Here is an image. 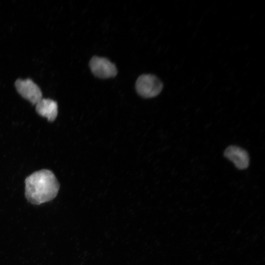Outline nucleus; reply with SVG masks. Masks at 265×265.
Listing matches in <instances>:
<instances>
[{
    "label": "nucleus",
    "mask_w": 265,
    "mask_h": 265,
    "mask_svg": "<svg viewBox=\"0 0 265 265\" xmlns=\"http://www.w3.org/2000/svg\"><path fill=\"white\" fill-rule=\"evenodd\" d=\"M59 184L52 171L42 169L36 171L25 180V196L35 205L49 202L57 195Z\"/></svg>",
    "instance_id": "obj_1"
},
{
    "label": "nucleus",
    "mask_w": 265,
    "mask_h": 265,
    "mask_svg": "<svg viewBox=\"0 0 265 265\" xmlns=\"http://www.w3.org/2000/svg\"><path fill=\"white\" fill-rule=\"evenodd\" d=\"M135 88L139 95L144 98H149L159 95L162 89L163 84L156 76L144 74L138 78Z\"/></svg>",
    "instance_id": "obj_2"
},
{
    "label": "nucleus",
    "mask_w": 265,
    "mask_h": 265,
    "mask_svg": "<svg viewBox=\"0 0 265 265\" xmlns=\"http://www.w3.org/2000/svg\"><path fill=\"white\" fill-rule=\"evenodd\" d=\"M18 92L32 105H36L42 99L40 88L31 80L18 79L15 82Z\"/></svg>",
    "instance_id": "obj_3"
},
{
    "label": "nucleus",
    "mask_w": 265,
    "mask_h": 265,
    "mask_svg": "<svg viewBox=\"0 0 265 265\" xmlns=\"http://www.w3.org/2000/svg\"><path fill=\"white\" fill-rule=\"evenodd\" d=\"M89 67L93 74L99 78L114 77L117 73L115 64L104 57L93 56L89 62Z\"/></svg>",
    "instance_id": "obj_4"
},
{
    "label": "nucleus",
    "mask_w": 265,
    "mask_h": 265,
    "mask_svg": "<svg viewBox=\"0 0 265 265\" xmlns=\"http://www.w3.org/2000/svg\"><path fill=\"white\" fill-rule=\"evenodd\" d=\"M224 156L232 161L239 169L246 168L249 163V158L244 150L235 146H230L225 151Z\"/></svg>",
    "instance_id": "obj_5"
},
{
    "label": "nucleus",
    "mask_w": 265,
    "mask_h": 265,
    "mask_svg": "<svg viewBox=\"0 0 265 265\" xmlns=\"http://www.w3.org/2000/svg\"><path fill=\"white\" fill-rule=\"evenodd\" d=\"M35 109L39 115L46 117L49 121H53L57 115V104L50 99H41L36 104Z\"/></svg>",
    "instance_id": "obj_6"
}]
</instances>
